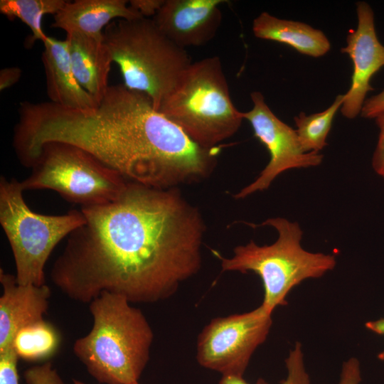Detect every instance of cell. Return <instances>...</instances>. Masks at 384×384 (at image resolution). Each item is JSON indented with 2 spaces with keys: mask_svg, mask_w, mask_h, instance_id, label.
Here are the masks:
<instances>
[{
  "mask_svg": "<svg viewBox=\"0 0 384 384\" xmlns=\"http://www.w3.org/2000/svg\"><path fill=\"white\" fill-rule=\"evenodd\" d=\"M80 210L85 223L68 236L50 273L76 302L109 292L130 303L157 302L201 268L204 221L177 187L128 181L117 199Z\"/></svg>",
  "mask_w": 384,
  "mask_h": 384,
  "instance_id": "6da1fadb",
  "label": "cell"
},
{
  "mask_svg": "<svg viewBox=\"0 0 384 384\" xmlns=\"http://www.w3.org/2000/svg\"><path fill=\"white\" fill-rule=\"evenodd\" d=\"M12 145L20 163L49 142L80 147L126 180L156 188H176L208 178L220 146L203 148L157 111L144 93L109 85L87 110L50 101H22Z\"/></svg>",
  "mask_w": 384,
  "mask_h": 384,
  "instance_id": "7a4b0ae2",
  "label": "cell"
},
{
  "mask_svg": "<svg viewBox=\"0 0 384 384\" xmlns=\"http://www.w3.org/2000/svg\"><path fill=\"white\" fill-rule=\"evenodd\" d=\"M60 342L56 328L43 319L21 329L15 336L12 347L19 358L38 361L53 356Z\"/></svg>",
  "mask_w": 384,
  "mask_h": 384,
  "instance_id": "ac0fdd59",
  "label": "cell"
},
{
  "mask_svg": "<svg viewBox=\"0 0 384 384\" xmlns=\"http://www.w3.org/2000/svg\"><path fill=\"white\" fill-rule=\"evenodd\" d=\"M344 94L336 96L335 100L323 112L306 115L302 112L294 119L297 134L302 150L306 152H319L325 146L326 137L331 129L337 110L341 107Z\"/></svg>",
  "mask_w": 384,
  "mask_h": 384,
  "instance_id": "ffe728a7",
  "label": "cell"
},
{
  "mask_svg": "<svg viewBox=\"0 0 384 384\" xmlns=\"http://www.w3.org/2000/svg\"><path fill=\"white\" fill-rule=\"evenodd\" d=\"M384 112V90L376 95L365 100L361 109V116L365 118H376Z\"/></svg>",
  "mask_w": 384,
  "mask_h": 384,
  "instance_id": "4316f807",
  "label": "cell"
},
{
  "mask_svg": "<svg viewBox=\"0 0 384 384\" xmlns=\"http://www.w3.org/2000/svg\"><path fill=\"white\" fill-rule=\"evenodd\" d=\"M43 44L42 62L49 101L75 110L95 107L98 100L81 86L74 73L66 39L48 36Z\"/></svg>",
  "mask_w": 384,
  "mask_h": 384,
  "instance_id": "5bb4252c",
  "label": "cell"
},
{
  "mask_svg": "<svg viewBox=\"0 0 384 384\" xmlns=\"http://www.w3.org/2000/svg\"><path fill=\"white\" fill-rule=\"evenodd\" d=\"M356 11L357 28L348 34L347 45L341 49L353 65L351 87L344 94L341 107L342 114L348 119L355 118L361 112L367 93L373 90L372 77L384 67V46L376 34L373 11L365 1L356 3Z\"/></svg>",
  "mask_w": 384,
  "mask_h": 384,
  "instance_id": "8fae6325",
  "label": "cell"
},
{
  "mask_svg": "<svg viewBox=\"0 0 384 384\" xmlns=\"http://www.w3.org/2000/svg\"><path fill=\"white\" fill-rule=\"evenodd\" d=\"M366 327L378 335H384V319L368 321L366 324ZM378 358L384 361V351L378 354Z\"/></svg>",
  "mask_w": 384,
  "mask_h": 384,
  "instance_id": "f1b7e54d",
  "label": "cell"
},
{
  "mask_svg": "<svg viewBox=\"0 0 384 384\" xmlns=\"http://www.w3.org/2000/svg\"><path fill=\"white\" fill-rule=\"evenodd\" d=\"M73 383H74V384H85V383H82V382H81L80 380H74ZM133 384H140V383L139 382H137V383H134Z\"/></svg>",
  "mask_w": 384,
  "mask_h": 384,
  "instance_id": "f546056e",
  "label": "cell"
},
{
  "mask_svg": "<svg viewBox=\"0 0 384 384\" xmlns=\"http://www.w3.org/2000/svg\"><path fill=\"white\" fill-rule=\"evenodd\" d=\"M250 97L253 107L242 112V117L251 124L255 136L269 151L270 159L260 176L234 196L236 199L268 188L274 178L287 170L316 166L323 159L319 152L302 150L296 130L272 112L261 92H253Z\"/></svg>",
  "mask_w": 384,
  "mask_h": 384,
  "instance_id": "30bf717a",
  "label": "cell"
},
{
  "mask_svg": "<svg viewBox=\"0 0 384 384\" xmlns=\"http://www.w3.org/2000/svg\"><path fill=\"white\" fill-rule=\"evenodd\" d=\"M157 111L207 149L235 134L243 120L217 56L191 63Z\"/></svg>",
  "mask_w": 384,
  "mask_h": 384,
  "instance_id": "5b68a950",
  "label": "cell"
},
{
  "mask_svg": "<svg viewBox=\"0 0 384 384\" xmlns=\"http://www.w3.org/2000/svg\"><path fill=\"white\" fill-rule=\"evenodd\" d=\"M287 370V378L281 384H309V377L307 374L304 363L302 345L295 344L290 351L286 361ZM218 384H248L243 377L234 375H222Z\"/></svg>",
  "mask_w": 384,
  "mask_h": 384,
  "instance_id": "44dd1931",
  "label": "cell"
},
{
  "mask_svg": "<svg viewBox=\"0 0 384 384\" xmlns=\"http://www.w3.org/2000/svg\"><path fill=\"white\" fill-rule=\"evenodd\" d=\"M22 71L20 68L14 66L5 68L0 71V90L4 91L18 82Z\"/></svg>",
  "mask_w": 384,
  "mask_h": 384,
  "instance_id": "83f0119b",
  "label": "cell"
},
{
  "mask_svg": "<svg viewBox=\"0 0 384 384\" xmlns=\"http://www.w3.org/2000/svg\"><path fill=\"white\" fill-rule=\"evenodd\" d=\"M269 225L278 233L270 245L260 246L250 241L234 248L230 258L215 255L221 261L222 272H253L261 278L264 299L261 306L272 314L278 306L287 304L289 292L302 281L322 277L336 264L332 255L314 253L301 245L302 231L297 223L282 218H269L257 226Z\"/></svg>",
  "mask_w": 384,
  "mask_h": 384,
  "instance_id": "8992f818",
  "label": "cell"
},
{
  "mask_svg": "<svg viewBox=\"0 0 384 384\" xmlns=\"http://www.w3.org/2000/svg\"><path fill=\"white\" fill-rule=\"evenodd\" d=\"M272 325V314L261 305L245 313L214 318L198 336L196 360L202 367L222 375L243 377Z\"/></svg>",
  "mask_w": 384,
  "mask_h": 384,
  "instance_id": "9c48e42d",
  "label": "cell"
},
{
  "mask_svg": "<svg viewBox=\"0 0 384 384\" xmlns=\"http://www.w3.org/2000/svg\"><path fill=\"white\" fill-rule=\"evenodd\" d=\"M74 73L81 86L98 102L106 92L113 63L103 40L78 34H66Z\"/></svg>",
  "mask_w": 384,
  "mask_h": 384,
  "instance_id": "2e32d148",
  "label": "cell"
},
{
  "mask_svg": "<svg viewBox=\"0 0 384 384\" xmlns=\"http://www.w3.org/2000/svg\"><path fill=\"white\" fill-rule=\"evenodd\" d=\"M21 181L0 178V223L9 242L19 284H46L45 266L56 245L85 223L81 210L48 215L33 212L23 196Z\"/></svg>",
  "mask_w": 384,
  "mask_h": 384,
  "instance_id": "ba28073f",
  "label": "cell"
},
{
  "mask_svg": "<svg viewBox=\"0 0 384 384\" xmlns=\"http://www.w3.org/2000/svg\"><path fill=\"white\" fill-rule=\"evenodd\" d=\"M103 42L123 85L148 96L156 110L191 64L186 50L167 38L152 18L114 20L105 28Z\"/></svg>",
  "mask_w": 384,
  "mask_h": 384,
  "instance_id": "277c9868",
  "label": "cell"
},
{
  "mask_svg": "<svg viewBox=\"0 0 384 384\" xmlns=\"http://www.w3.org/2000/svg\"><path fill=\"white\" fill-rule=\"evenodd\" d=\"M22 165L31 170L21 181L23 191L52 190L81 208L117 199L129 181L84 149L63 142L43 144Z\"/></svg>",
  "mask_w": 384,
  "mask_h": 384,
  "instance_id": "52a82bcc",
  "label": "cell"
},
{
  "mask_svg": "<svg viewBox=\"0 0 384 384\" xmlns=\"http://www.w3.org/2000/svg\"><path fill=\"white\" fill-rule=\"evenodd\" d=\"M252 31L257 38L287 44L314 58L323 56L331 48L329 39L321 30L302 22L281 19L267 12L261 13L254 19Z\"/></svg>",
  "mask_w": 384,
  "mask_h": 384,
  "instance_id": "e0dca14e",
  "label": "cell"
},
{
  "mask_svg": "<svg viewBox=\"0 0 384 384\" xmlns=\"http://www.w3.org/2000/svg\"><path fill=\"white\" fill-rule=\"evenodd\" d=\"M164 2L165 0H131L129 5L143 18H149L157 14Z\"/></svg>",
  "mask_w": 384,
  "mask_h": 384,
  "instance_id": "484cf974",
  "label": "cell"
},
{
  "mask_svg": "<svg viewBox=\"0 0 384 384\" xmlns=\"http://www.w3.org/2000/svg\"><path fill=\"white\" fill-rule=\"evenodd\" d=\"M18 358L12 346L0 351V384H19L17 372Z\"/></svg>",
  "mask_w": 384,
  "mask_h": 384,
  "instance_id": "603a6c76",
  "label": "cell"
},
{
  "mask_svg": "<svg viewBox=\"0 0 384 384\" xmlns=\"http://www.w3.org/2000/svg\"><path fill=\"white\" fill-rule=\"evenodd\" d=\"M225 0H165L152 18L160 31L185 49L211 41L222 21L220 6Z\"/></svg>",
  "mask_w": 384,
  "mask_h": 384,
  "instance_id": "7c38bea8",
  "label": "cell"
},
{
  "mask_svg": "<svg viewBox=\"0 0 384 384\" xmlns=\"http://www.w3.org/2000/svg\"><path fill=\"white\" fill-rule=\"evenodd\" d=\"M27 384H67L50 363L31 367L23 373Z\"/></svg>",
  "mask_w": 384,
  "mask_h": 384,
  "instance_id": "7402d4cb",
  "label": "cell"
},
{
  "mask_svg": "<svg viewBox=\"0 0 384 384\" xmlns=\"http://www.w3.org/2000/svg\"><path fill=\"white\" fill-rule=\"evenodd\" d=\"M375 122L379 129V135L372 164L375 171L384 178V112L375 118Z\"/></svg>",
  "mask_w": 384,
  "mask_h": 384,
  "instance_id": "cb8c5ba5",
  "label": "cell"
},
{
  "mask_svg": "<svg viewBox=\"0 0 384 384\" xmlns=\"http://www.w3.org/2000/svg\"><path fill=\"white\" fill-rule=\"evenodd\" d=\"M89 304L92 327L75 341L74 353L99 383L139 382L154 339L146 316L117 294L102 292Z\"/></svg>",
  "mask_w": 384,
  "mask_h": 384,
  "instance_id": "3957f363",
  "label": "cell"
},
{
  "mask_svg": "<svg viewBox=\"0 0 384 384\" xmlns=\"http://www.w3.org/2000/svg\"><path fill=\"white\" fill-rule=\"evenodd\" d=\"M65 0H1L0 12L10 18H18L30 29L31 36L27 43L43 41L48 36L43 30V18L53 16L65 5Z\"/></svg>",
  "mask_w": 384,
  "mask_h": 384,
  "instance_id": "d6986e66",
  "label": "cell"
},
{
  "mask_svg": "<svg viewBox=\"0 0 384 384\" xmlns=\"http://www.w3.org/2000/svg\"><path fill=\"white\" fill-rule=\"evenodd\" d=\"M361 380L359 362L356 358H351L343 364L338 384H359Z\"/></svg>",
  "mask_w": 384,
  "mask_h": 384,
  "instance_id": "d4e9b609",
  "label": "cell"
},
{
  "mask_svg": "<svg viewBox=\"0 0 384 384\" xmlns=\"http://www.w3.org/2000/svg\"><path fill=\"white\" fill-rule=\"evenodd\" d=\"M143 18L126 0L68 1L53 16L51 27L103 40L105 28L117 19Z\"/></svg>",
  "mask_w": 384,
  "mask_h": 384,
  "instance_id": "9a60e30c",
  "label": "cell"
},
{
  "mask_svg": "<svg viewBox=\"0 0 384 384\" xmlns=\"http://www.w3.org/2000/svg\"><path fill=\"white\" fill-rule=\"evenodd\" d=\"M3 293L0 297V351L12 346L16 334L23 327L44 319L50 289L46 284L22 285L16 276L0 270Z\"/></svg>",
  "mask_w": 384,
  "mask_h": 384,
  "instance_id": "4fadbf2b",
  "label": "cell"
}]
</instances>
